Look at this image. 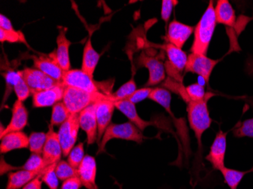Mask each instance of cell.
<instances>
[{"instance_id":"obj_1","label":"cell","mask_w":253,"mask_h":189,"mask_svg":"<svg viewBox=\"0 0 253 189\" xmlns=\"http://www.w3.org/2000/svg\"><path fill=\"white\" fill-rule=\"evenodd\" d=\"M215 13L213 1H210L201 19L194 29V40L192 45V53L206 55L216 26Z\"/></svg>"},{"instance_id":"obj_2","label":"cell","mask_w":253,"mask_h":189,"mask_svg":"<svg viewBox=\"0 0 253 189\" xmlns=\"http://www.w3.org/2000/svg\"><path fill=\"white\" fill-rule=\"evenodd\" d=\"M209 99L202 102H190L187 103V112L189 124L194 132L198 144V156L200 160L202 157V136L203 133L211 126L212 120L209 112Z\"/></svg>"},{"instance_id":"obj_3","label":"cell","mask_w":253,"mask_h":189,"mask_svg":"<svg viewBox=\"0 0 253 189\" xmlns=\"http://www.w3.org/2000/svg\"><path fill=\"white\" fill-rule=\"evenodd\" d=\"M112 94L106 92H88L72 87H65L63 100L71 113H80L90 105L111 99Z\"/></svg>"},{"instance_id":"obj_4","label":"cell","mask_w":253,"mask_h":189,"mask_svg":"<svg viewBox=\"0 0 253 189\" xmlns=\"http://www.w3.org/2000/svg\"><path fill=\"white\" fill-rule=\"evenodd\" d=\"M123 139V140L130 141L134 142L137 144H141L143 140L147 138L143 136V132L138 129L136 126L131 122H126V123H111L106 131L104 135L101 139L100 143L99 145V149L97 151V154L106 152V145L112 139Z\"/></svg>"},{"instance_id":"obj_5","label":"cell","mask_w":253,"mask_h":189,"mask_svg":"<svg viewBox=\"0 0 253 189\" xmlns=\"http://www.w3.org/2000/svg\"><path fill=\"white\" fill-rule=\"evenodd\" d=\"M162 49L166 52L169 59L165 66L166 72L170 76V79L182 82L183 72H185L188 60L187 54L183 52L182 49L177 48L175 45L170 43L162 45Z\"/></svg>"},{"instance_id":"obj_6","label":"cell","mask_w":253,"mask_h":189,"mask_svg":"<svg viewBox=\"0 0 253 189\" xmlns=\"http://www.w3.org/2000/svg\"><path fill=\"white\" fill-rule=\"evenodd\" d=\"M80 128L79 113H71L68 120L59 126L58 135L65 157L75 147Z\"/></svg>"},{"instance_id":"obj_7","label":"cell","mask_w":253,"mask_h":189,"mask_svg":"<svg viewBox=\"0 0 253 189\" xmlns=\"http://www.w3.org/2000/svg\"><path fill=\"white\" fill-rule=\"evenodd\" d=\"M149 99L160 105L172 116L173 120L176 122L175 125L177 126V130H178L179 136L181 138L182 143H183L184 148L187 149V151L190 150L188 133L186 129L185 124H180V123H177V122L182 121V120L175 118L174 113L171 112V109H170L171 94H170V91L164 89V88H155V89H153L151 93L149 95Z\"/></svg>"},{"instance_id":"obj_8","label":"cell","mask_w":253,"mask_h":189,"mask_svg":"<svg viewBox=\"0 0 253 189\" xmlns=\"http://www.w3.org/2000/svg\"><path fill=\"white\" fill-rule=\"evenodd\" d=\"M62 83L65 87H72L88 92H102L97 82L82 69H71L64 72Z\"/></svg>"},{"instance_id":"obj_9","label":"cell","mask_w":253,"mask_h":189,"mask_svg":"<svg viewBox=\"0 0 253 189\" xmlns=\"http://www.w3.org/2000/svg\"><path fill=\"white\" fill-rule=\"evenodd\" d=\"M136 64L137 67H144L149 71V79L145 85V87L156 86L166 79V66L157 57L146 55L143 52L138 57Z\"/></svg>"},{"instance_id":"obj_10","label":"cell","mask_w":253,"mask_h":189,"mask_svg":"<svg viewBox=\"0 0 253 189\" xmlns=\"http://www.w3.org/2000/svg\"><path fill=\"white\" fill-rule=\"evenodd\" d=\"M114 103L116 105V109L128 118V120L142 132L144 131L148 126H154L159 129H163V131L172 133L171 129L169 128L167 123H165L164 121H159L158 120L146 121L143 120L138 114L134 104L131 103L129 101H119V102H115Z\"/></svg>"},{"instance_id":"obj_11","label":"cell","mask_w":253,"mask_h":189,"mask_svg":"<svg viewBox=\"0 0 253 189\" xmlns=\"http://www.w3.org/2000/svg\"><path fill=\"white\" fill-rule=\"evenodd\" d=\"M21 72L23 78L29 86L32 95L41 91L50 89L60 83L37 68H25L21 70Z\"/></svg>"},{"instance_id":"obj_12","label":"cell","mask_w":253,"mask_h":189,"mask_svg":"<svg viewBox=\"0 0 253 189\" xmlns=\"http://www.w3.org/2000/svg\"><path fill=\"white\" fill-rule=\"evenodd\" d=\"M218 62L219 60H214L206 55L191 53L188 56L185 72L197 74L209 83L213 70Z\"/></svg>"},{"instance_id":"obj_13","label":"cell","mask_w":253,"mask_h":189,"mask_svg":"<svg viewBox=\"0 0 253 189\" xmlns=\"http://www.w3.org/2000/svg\"><path fill=\"white\" fill-rule=\"evenodd\" d=\"M228 132H224L220 129L216 133L214 142L210 147V153L206 156V160H208L214 170H221L225 167L226 150H227V136Z\"/></svg>"},{"instance_id":"obj_14","label":"cell","mask_w":253,"mask_h":189,"mask_svg":"<svg viewBox=\"0 0 253 189\" xmlns=\"http://www.w3.org/2000/svg\"><path fill=\"white\" fill-rule=\"evenodd\" d=\"M46 141L42 151V157L46 166L55 164L60 161L63 155L62 145L58 133L54 131L53 126L49 125V130L46 133Z\"/></svg>"},{"instance_id":"obj_15","label":"cell","mask_w":253,"mask_h":189,"mask_svg":"<svg viewBox=\"0 0 253 189\" xmlns=\"http://www.w3.org/2000/svg\"><path fill=\"white\" fill-rule=\"evenodd\" d=\"M96 103L90 105L79 113L80 127L86 133L88 146L97 142L98 124Z\"/></svg>"},{"instance_id":"obj_16","label":"cell","mask_w":253,"mask_h":189,"mask_svg":"<svg viewBox=\"0 0 253 189\" xmlns=\"http://www.w3.org/2000/svg\"><path fill=\"white\" fill-rule=\"evenodd\" d=\"M65 86L62 82L45 90L33 94V107L35 109L53 107L55 104L62 102Z\"/></svg>"},{"instance_id":"obj_17","label":"cell","mask_w":253,"mask_h":189,"mask_svg":"<svg viewBox=\"0 0 253 189\" xmlns=\"http://www.w3.org/2000/svg\"><path fill=\"white\" fill-rule=\"evenodd\" d=\"M35 68L50 76L57 82H62L63 70L59 66L55 58V52L49 55H34L31 57Z\"/></svg>"},{"instance_id":"obj_18","label":"cell","mask_w":253,"mask_h":189,"mask_svg":"<svg viewBox=\"0 0 253 189\" xmlns=\"http://www.w3.org/2000/svg\"><path fill=\"white\" fill-rule=\"evenodd\" d=\"M28 122V112L24 102L17 99L11 110V117L8 126L5 127L3 133L0 135V139L12 132L22 131L26 127Z\"/></svg>"},{"instance_id":"obj_19","label":"cell","mask_w":253,"mask_h":189,"mask_svg":"<svg viewBox=\"0 0 253 189\" xmlns=\"http://www.w3.org/2000/svg\"><path fill=\"white\" fill-rule=\"evenodd\" d=\"M116 105L110 99L100 101L96 103V119L98 124L97 143L99 145L102 136L108 126L111 124L112 115L116 109Z\"/></svg>"},{"instance_id":"obj_20","label":"cell","mask_w":253,"mask_h":189,"mask_svg":"<svg viewBox=\"0 0 253 189\" xmlns=\"http://www.w3.org/2000/svg\"><path fill=\"white\" fill-rule=\"evenodd\" d=\"M96 162L94 157L85 155L78 169V175L82 185L87 189H99L96 185Z\"/></svg>"},{"instance_id":"obj_21","label":"cell","mask_w":253,"mask_h":189,"mask_svg":"<svg viewBox=\"0 0 253 189\" xmlns=\"http://www.w3.org/2000/svg\"><path fill=\"white\" fill-rule=\"evenodd\" d=\"M193 31L194 28L193 27L184 25L183 23L174 20L169 24L167 39L169 43L182 49V47L191 36Z\"/></svg>"},{"instance_id":"obj_22","label":"cell","mask_w":253,"mask_h":189,"mask_svg":"<svg viewBox=\"0 0 253 189\" xmlns=\"http://www.w3.org/2000/svg\"><path fill=\"white\" fill-rule=\"evenodd\" d=\"M59 35L56 38L57 48L55 51V58L63 72L71 70L69 49L72 42L67 38L66 28H59Z\"/></svg>"},{"instance_id":"obj_23","label":"cell","mask_w":253,"mask_h":189,"mask_svg":"<svg viewBox=\"0 0 253 189\" xmlns=\"http://www.w3.org/2000/svg\"><path fill=\"white\" fill-rule=\"evenodd\" d=\"M29 148V136L23 131L8 133L1 139L0 152L7 153L11 151Z\"/></svg>"},{"instance_id":"obj_24","label":"cell","mask_w":253,"mask_h":189,"mask_svg":"<svg viewBox=\"0 0 253 189\" xmlns=\"http://www.w3.org/2000/svg\"><path fill=\"white\" fill-rule=\"evenodd\" d=\"M217 24L233 28L235 25L236 14L234 8L227 0H218L214 8Z\"/></svg>"},{"instance_id":"obj_25","label":"cell","mask_w":253,"mask_h":189,"mask_svg":"<svg viewBox=\"0 0 253 189\" xmlns=\"http://www.w3.org/2000/svg\"><path fill=\"white\" fill-rule=\"evenodd\" d=\"M100 58V54L98 53L93 48L91 37L88 38L84 48L82 70L93 78L95 70Z\"/></svg>"},{"instance_id":"obj_26","label":"cell","mask_w":253,"mask_h":189,"mask_svg":"<svg viewBox=\"0 0 253 189\" xmlns=\"http://www.w3.org/2000/svg\"><path fill=\"white\" fill-rule=\"evenodd\" d=\"M44 173H37V172L27 171L24 170L11 172L8 175V183L5 189H23L30 182L37 178L38 176L43 174Z\"/></svg>"},{"instance_id":"obj_27","label":"cell","mask_w":253,"mask_h":189,"mask_svg":"<svg viewBox=\"0 0 253 189\" xmlns=\"http://www.w3.org/2000/svg\"><path fill=\"white\" fill-rule=\"evenodd\" d=\"M220 172L222 174L224 183L227 185V186L231 189H237L244 176L253 172V167L251 170H247V171H240V170L227 168L225 167L221 169Z\"/></svg>"},{"instance_id":"obj_28","label":"cell","mask_w":253,"mask_h":189,"mask_svg":"<svg viewBox=\"0 0 253 189\" xmlns=\"http://www.w3.org/2000/svg\"><path fill=\"white\" fill-rule=\"evenodd\" d=\"M186 103L190 102H202V101L210 99V97L214 96L213 94L206 93L204 86L200 83H193V84L185 87Z\"/></svg>"},{"instance_id":"obj_29","label":"cell","mask_w":253,"mask_h":189,"mask_svg":"<svg viewBox=\"0 0 253 189\" xmlns=\"http://www.w3.org/2000/svg\"><path fill=\"white\" fill-rule=\"evenodd\" d=\"M70 115V112L67 109L64 102H58L52 107L50 120L51 126H60L64 122L68 120V118Z\"/></svg>"},{"instance_id":"obj_30","label":"cell","mask_w":253,"mask_h":189,"mask_svg":"<svg viewBox=\"0 0 253 189\" xmlns=\"http://www.w3.org/2000/svg\"><path fill=\"white\" fill-rule=\"evenodd\" d=\"M47 167L42 155L38 153H31L25 164L19 167V170L42 173L45 171Z\"/></svg>"},{"instance_id":"obj_31","label":"cell","mask_w":253,"mask_h":189,"mask_svg":"<svg viewBox=\"0 0 253 189\" xmlns=\"http://www.w3.org/2000/svg\"><path fill=\"white\" fill-rule=\"evenodd\" d=\"M46 138V133L42 132H33L30 134L28 149L31 153H38L42 155Z\"/></svg>"},{"instance_id":"obj_32","label":"cell","mask_w":253,"mask_h":189,"mask_svg":"<svg viewBox=\"0 0 253 189\" xmlns=\"http://www.w3.org/2000/svg\"><path fill=\"white\" fill-rule=\"evenodd\" d=\"M136 90V84L133 77L130 80L125 82V84L122 85L117 91L112 93L111 99L114 102L125 100L129 96H131Z\"/></svg>"},{"instance_id":"obj_33","label":"cell","mask_w":253,"mask_h":189,"mask_svg":"<svg viewBox=\"0 0 253 189\" xmlns=\"http://www.w3.org/2000/svg\"><path fill=\"white\" fill-rule=\"evenodd\" d=\"M55 173L61 181L78 176V170L74 168L68 161L60 160L55 166Z\"/></svg>"},{"instance_id":"obj_34","label":"cell","mask_w":253,"mask_h":189,"mask_svg":"<svg viewBox=\"0 0 253 189\" xmlns=\"http://www.w3.org/2000/svg\"><path fill=\"white\" fill-rule=\"evenodd\" d=\"M0 42L2 43L5 42H11V43L21 42L28 46L25 34L21 31H16L15 29L10 31L0 29Z\"/></svg>"},{"instance_id":"obj_35","label":"cell","mask_w":253,"mask_h":189,"mask_svg":"<svg viewBox=\"0 0 253 189\" xmlns=\"http://www.w3.org/2000/svg\"><path fill=\"white\" fill-rule=\"evenodd\" d=\"M84 144L83 143H78L71 151L68 156V162L74 168L78 170L81 163L84 158Z\"/></svg>"},{"instance_id":"obj_36","label":"cell","mask_w":253,"mask_h":189,"mask_svg":"<svg viewBox=\"0 0 253 189\" xmlns=\"http://www.w3.org/2000/svg\"><path fill=\"white\" fill-rule=\"evenodd\" d=\"M233 133L236 138L249 137L253 139V118L247 119L241 123L239 122L233 129Z\"/></svg>"},{"instance_id":"obj_37","label":"cell","mask_w":253,"mask_h":189,"mask_svg":"<svg viewBox=\"0 0 253 189\" xmlns=\"http://www.w3.org/2000/svg\"><path fill=\"white\" fill-rule=\"evenodd\" d=\"M21 75V71H17L15 72L14 70L10 69L4 74V78L5 79V96H4L3 103L8 99L11 90L15 87L18 78Z\"/></svg>"},{"instance_id":"obj_38","label":"cell","mask_w":253,"mask_h":189,"mask_svg":"<svg viewBox=\"0 0 253 189\" xmlns=\"http://www.w3.org/2000/svg\"><path fill=\"white\" fill-rule=\"evenodd\" d=\"M55 164L51 165L41 176L42 183H45L49 189H58L59 187V178L55 173Z\"/></svg>"},{"instance_id":"obj_39","label":"cell","mask_w":253,"mask_h":189,"mask_svg":"<svg viewBox=\"0 0 253 189\" xmlns=\"http://www.w3.org/2000/svg\"><path fill=\"white\" fill-rule=\"evenodd\" d=\"M14 91H15V95H16L17 99L23 102L27 100V99L32 94L29 86L23 78L22 72H21V76L18 78L16 84L14 87Z\"/></svg>"},{"instance_id":"obj_40","label":"cell","mask_w":253,"mask_h":189,"mask_svg":"<svg viewBox=\"0 0 253 189\" xmlns=\"http://www.w3.org/2000/svg\"><path fill=\"white\" fill-rule=\"evenodd\" d=\"M153 89L150 87H143L141 89H136L131 96H129L127 99L125 100L129 101L131 103L136 104L139 103V102L144 101L145 99H149V95L151 93Z\"/></svg>"},{"instance_id":"obj_41","label":"cell","mask_w":253,"mask_h":189,"mask_svg":"<svg viewBox=\"0 0 253 189\" xmlns=\"http://www.w3.org/2000/svg\"><path fill=\"white\" fill-rule=\"evenodd\" d=\"M174 1L172 0H163L162 2V18L165 22L167 23L170 19V15H171L172 10L174 5Z\"/></svg>"},{"instance_id":"obj_42","label":"cell","mask_w":253,"mask_h":189,"mask_svg":"<svg viewBox=\"0 0 253 189\" xmlns=\"http://www.w3.org/2000/svg\"><path fill=\"white\" fill-rule=\"evenodd\" d=\"M83 186L82 181L78 176L72 177L65 180L61 186V189H81Z\"/></svg>"},{"instance_id":"obj_43","label":"cell","mask_w":253,"mask_h":189,"mask_svg":"<svg viewBox=\"0 0 253 189\" xmlns=\"http://www.w3.org/2000/svg\"><path fill=\"white\" fill-rule=\"evenodd\" d=\"M0 29L5 30V31H13L15 30L13 25L11 24V21L8 19L5 15L1 14L0 15Z\"/></svg>"},{"instance_id":"obj_44","label":"cell","mask_w":253,"mask_h":189,"mask_svg":"<svg viewBox=\"0 0 253 189\" xmlns=\"http://www.w3.org/2000/svg\"><path fill=\"white\" fill-rule=\"evenodd\" d=\"M41 176H38L37 178L33 180L32 181L30 182L28 184H27L25 187L22 189H42V181L41 180Z\"/></svg>"},{"instance_id":"obj_45","label":"cell","mask_w":253,"mask_h":189,"mask_svg":"<svg viewBox=\"0 0 253 189\" xmlns=\"http://www.w3.org/2000/svg\"><path fill=\"white\" fill-rule=\"evenodd\" d=\"M249 71H250V73L251 75H253V62H252L251 64H250V67H249Z\"/></svg>"}]
</instances>
